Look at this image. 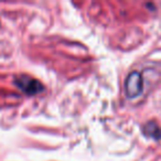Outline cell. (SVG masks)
I'll list each match as a JSON object with an SVG mask.
<instances>
[{
    "label": "cell",
    "instance_id": "1",
    "mask_svg": "<svg viewBox=\"0 0 161 161\" xmlns=\"http://www.w3.org/2000/svg\"><path fill=\"white\" fill-rule=\"evenodd\" d=\"M126 94L129 98H135L139 96L143 88V80L139 72H131L128 75L125 83Z\"/></svg>",
    "mask_w": 161,
    "mask_h": 161
},
{
    "label": "cell",
    "instance_id": "2",
    "mask_svg": "<svg viewBox=\"0 0 161 161\" xmlns=\"http://www.w3.org/2000/svg\"><path fill=\"white\" fill-rule=\"evenodd\" d=\"M16 85L19 87V90H21L23 93L28 95H36L41 93L44 87L39 80H34L29 76H21V77L16 78L14 80Z\"/></svg>",
    "mask_w": 161,
    "mask_h": 161
},
{
    "label": "cell",
    "instance_id": "3",
    "mask_svg": "<svg viewBox=\"0 0 161 161\" xmlns=\"http://www.w3.org/2000/svg\"><path fill=\"white\" fill-rule=\"evenodd\" d=\"M143 131L147 136L153 139H161V129L154 123H148L143 128Z\"/></svg>",
    "mask_w": 161,
    "mask_h": 161
}]
</instances>
